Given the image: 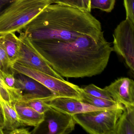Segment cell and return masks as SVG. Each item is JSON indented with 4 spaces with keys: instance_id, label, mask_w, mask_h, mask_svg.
Returning <instances> with one entry per match:
<instances>
[{
    "instance_id": "obj_7",
    "label": "cell",
    "mask_w": 134,
    "mask_h": 134,
    "mask_svg": "<svg viewBox=\"0 0 134 134\" xmlns=\"http://www.w3.org/2000/svg\"><path fill=\"white\" fill-rule=\"evenodd\" d=\"M19 49L17 62L26 65L61 80L62 76L55 72L37 51L30 39L23 32H19Z\"/></svg>"
},
{
    "instance_id": "obj_29",
    "label": "cell",
    "mask_w": 134,
    "mask_h": 134,
    "mask_svg": "<svg viewBox=\"0 0 134 134\" xmlns=\"http://www.w3.org/2000/svg\"><path fill=\"white\" fill-rule=\"evenodd\" d=\"M0 70H2V71L4 72V69L3 65H2V63H1V61H0Z\"/></svg>"
},
{
    "instance_id": "obj_23",
    "label": "cell",
    "mask_w": 134,
    "mask_h": 134,
    "mask_svg": "<svg viewBox=\"0 0 134 134\" xmlns=\"http://www.w3.org/2000/svg\"><path fill=\"white\" fill-rule=\"evenodd\" d=\"M77 8L91 13L90 0H77Z\"/></svg>"
},
{
    "instance_id": "obj_27",
    "label": "cell",
    "mask_w": 134,
    "mask_h": 134,
    "mask_svg": "<svg viewBox=\"0 0 134 134\" xmlns=\"http://www.w3.org/2000/svg\"><path fill=\"white\" fill-rule=\"evenodd\" d=\"M0 125L3 127V116L1 106L0 105Z\"/></svg>"
},
{
    "instance_id": "obj_5",
    "label": "cell",
    "mask_w": 134,
    "mask_h": 134,
    "mask_svg": "<svg viewBox=\"0 0 134 134\" xmlns=\"http://www.w3.org/2000/svg\"><path fill=\"white\" fill-rule=\"evenodd\" d=\"M12 71L23 74L38 81L51 90L56 97L72 98L82 101L81 88L19 62L15 63Z\"/></svg>"
},
{
    "instance_id": "obj_4",
    "label": "cell",
    "mask_w": 134,
    "mask_h": 134,
    "mask_svg": "<svg viewBox=\"0 0 134 134\" xmlns=\"http://www.w3.org/2000/svg\"><path fill=\"white\" fill-rule=\"evenodd\" d=\"M124 106L117 103L102 110L72 115L76 124L91 134H115L117 123L123 113Z\"/></svg>"
},
{
    "instance_id": "obj_6",
    "label": "cell",
    "mask_w": 134,
    "mask_h": 134,
    "mask_svg": "<svg viewBox=\"0 0 134 134\" xmlns=\"http://www.w3.org/2000/svg\"><path fill=\"white\" fill-rule=\"evenodd\" d=\"M113 51L121 56L134 74V25L127 19L121 21L114 32Z\"/></svg>"
},
{
    "instance_id": "obj_19",
    "label": "cell",
    "mask_w": 134,
    "mask_h": 134,
    "mask_svg": "<svg viewBox=\"0 0 134 134\" xmlns=\"http://www.w3.org/2000/svg\"><path fill=\"white\" fill-rule=\"evenodd\" d=\"M81 88L84 92L91 95L108 100H114L110 95L104 88H100L93 84L88 85Z\"/></svg>"
},
{
    "instance_id": "obj_24",
    "label": "cell",
    "mask_w": 134,
    "mask_h": 134,
    "mask_svg": "<svg viewBox=\"0 0 134 134\" xmlns=\"http://www.w3.org/2000/svg\"><path fill=\"white\" fill-rule=\"evenodd\" d=\"M17 0H0V16Z\"/></svg>"
},
{
    "instance_id": "obj_17",
    "label": "cell",
    "mask_w": 134,
    "mask_h": 134,
    "mask_svg": "<svg viewBox=\"0 0 134 134\" xmlns=\"http://www.w3.org/2000/svg\"><path fill=\"white\" fill-rule=\"evenodd\" d=\"M115 134H134V121L128 116L125 107L118 121Z\"/></svg>"
},
{
    "instance_id": "obj_10",
    "label": "cell",
    "mask_w": 134,
    "mask_h": 134,
    "mask_svg": "<svg viewBox=\"0 0 134 134\" xmlns=\"http://www.w3.org/2000/svg\"><path fill=\"white\" fill-rule=\"evenodd\" d=\"M14 75L15 87L21 90L23 95L45 98L47 101L56 97L51 90L30 77L18 72H14Z\"/></svg>"
},
{
    "instance_id": "obj_22",
    "label": "cell",
    "mask_w": 134,
    "mask_h": 134,
    "mask_svg": "<svg viewBox=\"0 0 134 134\" xmlns=\"http://www.w3.org/2000/svg\"><path fill=\"white\" fill-rule=\"evenodd\" d=\"M0 74L4 82L9 87L12 88H15V77L14 72L12 71L10 72H6L0 70Z\"/></svg>"
},
{
    "instance_id": "obj_20",
    "label": "cell",
    "mask_w": 134,
    "mask_h": 134,
    "mask_svg": "<svg viewBox=\"0 0 134 134\" xmlns=\"http://www.w3.org/2000/svg\"><path fill=\"white\" fill-rule=\"evenodd\" d=\"M116 0H90L91 9H98L106 12H111Z\"/></svg>"
},
{
    "instance_id": "obj_9",
    "label": "cell",
    "mask_w": 134,
    "mask_h": 134,
    "mask_svg": "<svg viewBox=\"0 0 134 134\" xmlns=\"http://www.w3.org/2000/svg\"><path fill=\"white\" fill-rule=\"evenodd\" d=\"M50 107L45 114L47 118L48 134H68L75 129L76 123L72 115L65 113L54 108Z\"/></svg>"
},
{
    "instance_id": "obj_12",
    "label": "cell",
    "mask_w": 134,
    "mask_h": 134,
    "mask_svg": "<svg viewBox=\"0 0 134 134\" xmlns=\"http://www.w3.org/2000/svg\"><path fill=\"white\" fill-rule=\"evenodd\" d=\"M23 126L33 127L36 129L45 121V114L40 113L21 101L14 104Z\"/></svg>"
},
{
    "instance_id": "obj_14",
    "label": "cell",
    "mask_w": 134,
    "mask_h": 134,
    "mask_svg": "<svg viewBox=\"0 0 134 134\" xmlns=\"http://www.w3.org/2000/svg\"><path fill=\"white\" fill-rule=\"evenodd\" d=\"M0 42L3 45L12 65L16 62L19 49V40L15 33L0 35Z\"/></svg>"
},
{
    "instance_id": "obj_1",
    "label": "cell",
    "mask_w": 134,
    "mask_h": 134,
    "mask_svg": "<svg viewBox=\"0 0 134 134\" xmlns=\"http://www.w3.org/2000/svg\"><path fill=\"white\" fill-rule=\"evenodd\" d=\"M48 64L62 76L91 77L102 73L113 51L104 36H81L69 41H31Z\"/></svg>"
},
{
    "instance_id": "obj_16",
    "label": "cell",
    "mask_w": 134,
    "mask_h": 134,
    "mask_svg": "<svg viewBox=\"0 0 134 134\" xmlns=\"http://www.w3.org/2000/svg\"><path fill=\"white\" fill-rule=\"evenodd\" d=\"M44 99L48 101L47 99L45 98L23 95L22 98L19 101L26 104L40 113L45 114L49 110L50 107L44 101Z\"/></svg>"
},
{
    "instance_id": "obj_25",
    "label": "cell",
    "mask_w": 134,
    "mask_h": 134,
    "mask_svg": "<svg viewBox=\"0 0 134 134\" xmlns=\"http://www.w3.org/2000/svg\"><path fill=\"white\" fill-rule=\"evenodd\" d=\"M54 3L63 4L77 8V0H55Z\"/></svg>"
},
{
    "instance_id": "obj_2",
    "label": "cell",
    "mask_w": 134,
    "mask_h": 134,
    "mask_svg": "<svg viewBox=\"0 0 134 134\" xmlns=\"http://www.w3.org/2000/svg\"><path fill=\"white\" fill-rule=\"evenodd\" d=\"M21 31L31 41H69L81 36H104L101 23L90 12L57 3L46 7Z\"/></svg>"
},
{
    "instance_id": "obj_28",
    "label": "cell",
    "mask_w": 134,
    "mask_h": 134,
    "mask_svg": "<svg viewBox=\"0 0 134 134\" xmlns=\"http://www.w3.org/2000/svg\"><path fill=\"white\" fill-rule=\"evenodd\" d=\"M4 133V129L3 127L0 125V134H3Z\"/></svg>"
},
{
    "instance_id": "obj_13",
    "label": "cell",
    "mask_w": 134,
    "mask_h": 134,
    "mask_svg": "<svg viewBox=\"0 0 134 134\" xmlns=\"http://www.w3.org/2000/svg\"><path fill=\"white\" fill-rule=\"evenodd\" d=\"M0 105L3 112L4 130L10 132L23 126L14 104L9 103L0 98Z\"/></svg>"
},
{
    "instance_id": "obj_3",
    "label": "cell",
    "mask_w": 134,
    "mask_h": 134,
    "mask_svg": "<svg viewBox=\"0 0 134 134\" xmlns=\"http://www.w3.org/2000/svg\"><path fill=\"white\" fill-rule=\"evenodd\" d=\"M54 0H17L0 16V35L21 31Z\"/></svg>"
},
{
    "instance_id": "obj_8",
    "label": "cell",
    "mask_w": 134,
    "mask_h": 134,
    "mask_svg": "<svg viewBox=\"0 0 134 134\" xmlns=\"http://www.w3.org/2000/svg\"><path fill=\"white\" fill-rule=\"evenodd\" d=\"M115 102L124 107L134 106V81L129 77H120L104 88Z\"/></svg>"
},
{
    "instance_id": "obj_30",
    "label": "cell",
    "mask_w": 134,
    "mask_h": 134,
    "mask_svg": "<svg viewBox=\"0 0 134 134\" xmlns=\"http://www.w3.org/2000/svg\"><path fill=\"white\" fill-rule=\"evenodd\" d=\"M55 1V0H54V1Z\"/></svg>"
},
{
    "instance_id": "obj_26",
    "label": "cell",
    "mask_w": 134,
    "mask_h": 134,
    "mask_svg": "<svg viewBox=\"0 0 134 134\" xmlns=\"http://www.w3.org/2000/svg\"><path fill=\"white\" fill-rule=\"evenodd\" d=\"M9 134H30L31 132L28 129L25 128H20L15 129L12 131H10Z\"/></svg>"
},
{
    "instance_id": "obj_15",
    "label": "cell",
    "mask_w": 134,
    "mask_h": 134,
    "mask_svg": "<svg viewBox=\"0 0 134 134\" xmlns=\"http://www.w3.org/2000/svg\"><path fill=\"white\" fill-rule=\"evenodd\" d=\"M22 92L16 88L9 87L0 74V98L4 101L14 104L22 98Z\"/></svg>"
},
{
    "instance_id": "obj_11",
    "label": "cell",
    "mask_w": 134,
    "mask_h": 134,
    "mask_svg": "<svg viewBox=\"0 0 134 134\" xmlns=\"http://www.w3.org/2000/svg\"><path fill=\"white\" fill-rule=\"evenodd\" d=\"M45 102L49 107L71 115L107 108L96 107L76 99L66 97H55Z\"/></svg>"
},
{
    "instance_id": "obj_18",
    "label": "cell",
    "mask_w": 134,
    "mask_h": 134,
    "mask_svg": "<svg viewBox=\"0 0 134 134\" xmlns=\"http://www.w3.org/2000/svg\"><path fill=\"white\" fill-rule=\"evenodd\" d=\"M82 101L96 107L108 108L114 105L117 103L114 100H110L91 95L84 92L81 88Z\"/></svg>"
},
{
    "instance_id": "obj_21",
    "label": "cell",
    "mask_w": 134,
    "mask_h": 134,
    "mask_svg": "<svg viewBox=\"0 0 134 134\" xmlns=\"http://www.w3.org/2000/svg\"><path fill=\"white\" fill-rule=\"evenodd\" d=\"M126 11V19L134 25V0H124Z\"/></svg>"
}]
</instances>
